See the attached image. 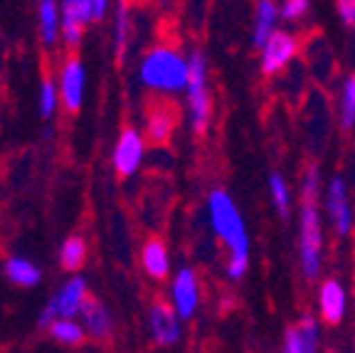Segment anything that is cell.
Masks as SVG:
<instances>
[{
  "instance_id": "cell-1",
  "label": "cell",
  "mask_w": 355,
  "mask_h": 353,
  "mask_svg": "<svg viewBox=\"0 0 355 353\" xmlns=\"http://www.w3.org/2000/svg\"><path fill=\"white\" fill-rule=\"evenodd\" d=\"M323 181L318 163H309L299 181V213H296V249L299 270L309 284L323 272V247H326V225H323Z\"/></svg>"
},
{
  "instance_id": "cell-2",
  "label": "cell",
  "mask_w": 355,
  "mask_h": 353,
  "mask_svg": "<svg viewBox=\"0 0 355 353\" xmlns=\"http://www.w3.org/2000/svg\"><path fill=\"white\" fill-rule=\"evenodd\" d=\"M205 217L210 232L217 238V243L225 247L227 260H225V277L230 281H242L250 272V254L252 240L247 230L242 210L237 200L232 198L225 188H212L205 198Z\"/></svg>"
},
{
  "instance_id": "cell-3",
  "label": "cell",
  "mask_w": 355,
  "mask_h": 353,
  "mask_svg": "<svg viewBox=\"0 0 355 353\" xmlns=\"http://www.w3.org/2000/svg\"><path fill=\"white\" fill-rule=\"evenodd\" d=\"M136 77L141 87L155 97L183 94L190 77V57L175 44H153L141 55Z\"/></svg>"
},
{
  "instance_id": "cell-4",
  "label": "cell",
  "mask_w": 355,
  "mask_h": 353,
  "mask_svg": "<svg viewBox=\"0 0 355 353\" xmlns=\"http://www.w3.org/2000/svg\"><path fill=\"white\" fill-rule=\"evenodd\" d=\"M190 77L185 87V124L193 136H205L212 124V92H210V69L207 60L200 50L190 52Z\"/></svg>"
},
{
  "instance_id": "cell-5",
  "label": "cell",
  "mask_w": 355,
  "mask_h": 353,
  "mask_svg": "<svg viewBox=\"0 0 355 353\" xmlns=\"http://www.w3.org/2000/svg\"><path fill=\"white\" fill-rule=\"evenodd\" d=\"M89 297L92 294H89V284L84 277L79 274L67 277L60 287L55 289V294L47 299V304L42 306L37 326L40 329H47L55 319H77L82 314Z\"/></svg>"
},
{
  "instance_id": "cell-6",
  "label": "cell",
  "mask_w": 355,
  "mask_h": 353,
  "mask_svg": "<svg viewBox=\"0 0 355 353\" xmlns=\"http://www.w3.org/2000/svg\"><path fill=\"white\" fill-rule=\"evenodd\" d=\"M323 217L338 240H348L355 230V210L350 203V188L343 176H331L323 186Z\"/></svg>"
},
{
  "instance_id": "cell-7",
  "label": "cell",
  "mask_w": 355,
  "mask_h": 353,
  "mask_svg": "<svg viewBox=\"0 0 355 353\" xmlns=\"http://www.w3.org/2000/svg\"><path fill=\"white\" fill-rule=\"evenodd\" d=\"M183 324L168 299H155L146 311V331L155 348H175L183 338Z\"/></svg>"
},
{
  "instance_id": "cell-8",
  "label": "cell",
  "mask_w": 355,
  "mask_h": 353,
  "mask_svg": "<svg viewBox=\"0 0 355 353\" xmlns=\"http://www.w3.org/2000/svg\"><path fill=\"white\" fill-rule=\"evenodd\" d=\"M168 302L173 304V309L183 321L195 319L202 304V284H200V274L195 267L180 265L175 274L168 281Z\"/></svg>"
},
{
  "instance_id": "cell-9",
  "label": "cell",
  "mask_w": 355,
  "mask_h": 353,
  "mask_svg": "<svg viewBox=\"0 0 355 353\" xmlns=\"http://www.w3.org/2000/svg\"><path fill=\"white\" fill-rule=\"evenodd\" d=\"M299 35L279 28L272 38L259 47V72L264 77H277L299 57Z\"/></svg>"
},
{
  "instance_id": "cell-10",
  "label": "cell",
  "mask_w": 355,
  "mask_h": 353,
  "mask_svg": "<svg viewBox=\"0 0 355 353\" xmlns=\"http://www.w3.org/2000/svg\"><path fill=\"white\" fill-rule=\"evenodd\" d=\"M87 84H89V74L84 62L77 55L64 57V62L60 65V72H57V87H60L62 109L67 114L82 111L84 99H87Z\"/></svg>"
},
{
  "instance_id": "cell-11",
  "label": "cell",
  "mask_w": 355,
  "mask_h": 353,
  "mask_svg": "<svg viewBox=\"0 0 355 353\" xmlns=\"http://www.w3.org/2000/svg\"><path fill=\"white\" fill-rule=\"evenodd\" d=\"M146 136L136 126H126L116 136V144L111 149V166L119 178H131L141 171L146 158Z\"/></svg>"
},
{
  "instance_id": "cell-12",
  "label": "cell",
  "mask_w": 355,
  "mask_h": 353,
  "mask_svg": "<svg viewBox=\"0 0 355 353\" xmlns=\"http://www.w3.org/2000/svg\"><path fill=\"white\" fill-rule=\"evenodd\" d=\"M318 319L326 326H340L348 316V287L338 277H326L316 292Z\"/></svg>"
},
{
  "instance_id": "cell-13",
  "label": "cell",
  "mask_w": 355,
  "mask_h": 353,
  "mask_svg": "<svg viewBox=\"0 0 355 353\" xmlns=\"http://www.w3.org/2000/svg\"><path fill=\"white\" fill-rule=\"evenodd\" d=\"M279 353H321V319L306 311L288 324Z\"/></svg>"
},
{
  "instance_id": "cell-14",
  "label": "cell",
  "mask_w": 355,
  "mask_h": 353,
  "mask_svg": "<svg viewBox=\"0 0 355 353\" xmlns=\"http://www.w3.org/2000/svg\"><path fill=\"white\" fill-rule=\"evenodd\" d=\"M175 126H178L175 106H171L168 101H155V104L148 109V114H146L144 136H146V141H148V144L163 146L173 138Z\"/></svg>"
},
{
  "instance_id": "cell-15",
  "label": "cell",
  "mask_w": 355,
  "mask_h": 353,
  "mask_svg": "<svg viewBox=\"0 0 355 353\" xmlns=\"http://www.w3.org/2000/svg\"><path fill=\"white\" fill-rule=\"evenodd\" d=\"M77 319L82 321L89 341H109L114 336V326H116L114 324V314L101 299L89 297Z\"/></svg>"
},
{
  "instance_id": "cell-16",
  "label": "cell",
  "mask_w": 355,
  "mask_h": 353,
  "mask_svg": "<svg viewBox=\"0 0 355 353\" xmlns=\"http://www.w3.org/2000/svg\"><path fill=\"white\" fill-rule=\"evenodd\" d=\"M141 267L150 281H166L173 277V260L163 238H148L141 247Z\"/></svg>"
},
{
  "instance_id": "cell-17",
  "label": "cell",
  "mask_w": 355,
  "mask_h": 353,
  "mask_svg": "<svg viewBox=\"0 0 355 353\" xmlns=\"http://www.w3.org/2000/svg\"><path fill=\"white\" fill-rule=\"evenodd\" d=\"M136 15H133L131 3L121 0L114 10V28H111V47H114V60L123 62L131 50L133 33H136V25H133Z\"/></svg>"
},
{
  "instance_id": "cell-18",
  "label": "cell",
  "mask_w": 355,
  "mask_h": 353,
  "mask_svg": "<svg viewBox=\"0 0 355 353\" xmlns=\"http://www.w3.org/2000/svg\"><path fill=\"white\" fill-rule=\"evenodd\" d=\"M62 13V44L69 50H77L89 28L87 13H84L79 0H60Z\"/></svg>"
},
{
  "instance_id": "cell-19",
  "label": "cell",
  "mask_w": 355,
  "mask_h": 353,
  "mask_svg": "<svg viewBox=\"0 0 355 353\" xmlns=\"http://www.w3.org/2000/svg\"><path fill=\"white\" fill-rule=\"evenodd\" d=\"M37 40L42 47L55 50L62 42V13L60 0H37Z\"/></svg>"
},
{
  "instance_id": "cell-20",
  "label": "cell",
  "mask_w": 355,
  "mask_h": 353,
  "mask_svg": "<svg viewBox=\"0 0 355 353\" xmlns=\"http://www.w3.org/2000/svg\"><path fill=\"white\" fill-rule=\"evenodd\" d=\"M279 22H282L279 0H257L254 15H252V44H254L257 50L277 33Z\"/></svg>"
},
{
  "instance_id": "cell-21",
  "label": "cell",
  "mask_w": 355,
  "mask_h": 353,
  "mask_svg": "<svg viewBox=\"0 0 355 353\" xmlns=\"http://www.w3.org/2000/svg\"><path fill=\"white\" fill-rule=\"evenodd\" d=\"M3 272H6L10 284L22 287V289H33L42 281V270H40L30 257H25V254H10V257L3 262Z\"/></svg>"
},
{
  "instance_id": "cell-22",
  "label": "cell",
  "mask_w": 355,
  "mask_h": 353,
  "mask_svg": "<svg viewBox=\"0 0 355 353\" xmlns=\"http://www.w3.org/2000/svg\"><path fill=\"white\" fill-rule=\"evenodd\" d=\"M266 193H269V203H272L274 213L282 220H288L291 210H294V193H291V186L284 178V173L269 171V176H266Z\"/></svg>"
},
{
  "instance_id": "cell-23",
  "label": "cell",
  "mask_w": 355,
  "mask_h": 353,
  "mask_svg": "<svg viewBox=\"0 0 355 353\" xmlns=\"http://www.w3.org/2000/svg\"><path fill=\"white\" fill-rule=\"evenodd\" d=\"M87 257H89V245L82 235H69L60 245V252H57L60 267L64 272H69V274H79V270L87 265Z\"/></svg>"
},
{
  "instance_id": "cell-24",
  "label": "cell",
  "mask_w": 355,
  "mask_h": 353,
  "mask_svg": "<svg viewBox=\"0 0 355 353\" xmlns=\"http://www.w3.org/2000/svg\"><path fill=\"white\" fill-rule=\"evenodd\" d=\"M44 331H47V336L52 341L67 348H77L87 341V331H84V326L79 319H55Z\"/></svg>"
},
{
  "instance_id": "cell-25",
  "label": "cell",
  "mask_w": 355,
  "mask_h": 353,
  "mask_svg": "<svg viewBox=\"0 0 355 353\" xmlns=\"http://www.w3.org/2000/svg\"><path fill=\"white\" fill-rule=\"evenodd\" d=\"M338 129L343 133H353L355 136V72L340 82L338 89Z\"/></svg>"
},
{
  "instance_id": "cell-26",
  "label": "cell",
  "mask_w": 355,
  "mask_h": 353,
  "mask_svg": "<svg viewBox=\"0 0 355 353\" xmlns=\"http://www.w3.org/2000/svg\"><path fill=\"white\" fill-rule=\"evenodd\" d=\"M62 109V97H60V87H57V79L44 77L37 84V114L40 119L50 122L55 119V114Z\"/></svg>"
},
{
  "instance_id": "cell-27",
  "label": "cell",
  "mask_w": 355,
  "mask_h": 353,
  "mask_svg": "<svg viewBox=\"0 0 355 353\" xmlns=\"http://www.w3.org/2000/svg\"><path fill=\"white\" fill-rule=\"evenodd\" d=\"M282 22H304L311 13V0H279Z\"/></svg>"
},
{
  "instance_id": "cell-28",
  "label": "cell",
  "mask_w": 355,
  "mask_h": 353,
  "mask_svg": "<svg viewBox=\"0 0 355 353\" xmlns=\"http://www.w3.org/2000/svg\"><path fill=\"white\" fill-rule=\"evenodd\" d=\"M87 13V20L89 25H94V22H101L111 10V0H79Z\"/></svg>"
},
{
  "instance_id": "cell-29",
  "label": "cell",
  "mask_w": 355,
  "mask_h": 353,
  "mask_svg": "<svg viewBox=\"0 0 355 353\" xmlns=\"http://www.w3.org/2000/svg\"><path fill=\"white\" fill-rule=\"evenodd\" d=\"M336 13L343 28L355 30V0H336Z\"/></svg>"
},
{
  "instance_id": "cell-30",
  "label": "cell",
  "mask_w": 355,
  "mask_h": 353,
  "mask_svg": "<svg viewBox=\"0 0 355 353\" xmlns=\"http://www.w3.org/2000/svg\"><path fill=\"white\" fill-rule=\"evenodd\" d=\"M326 353H340V351H336V348H328V351Z\"/></svg>"
},
{
  "instance_id": "cell-31",
  "label": "cell",
  "mask_w": 355,
  "mask_h": 353,
  "mask_svg": "<svg viewBox=\"0 0 355 353\" xmlns=\"http://www.w3.org/2000/svg\"><path fill=\"white\" fill-rule=\"evenodd\" d=\"M158 3H171V0H158Z\"/></svg>"
}]
</instances>
